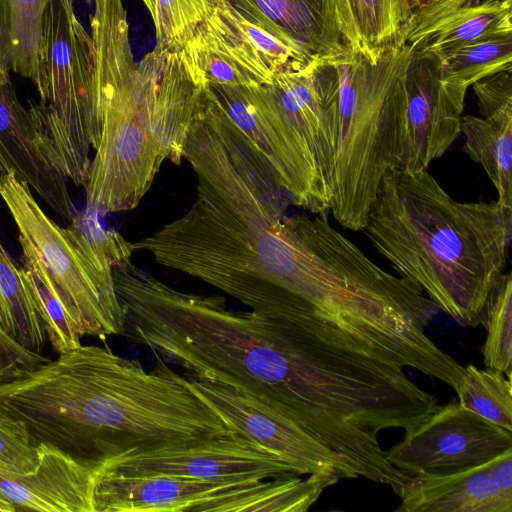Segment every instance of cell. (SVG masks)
I'll use <instances>...</instances> for the list:
<instances>
[{
  "instance_id": "f546056e",
  "label": "cell",
  "mask_w": 512,
  "mask_h": 512,
  "mask_svg": "<svg viewBox=\"0 0 512 512\" xmlns=\"http://www.w3.org/2000/svg\"><path fill=\"white\" fill-rule=\"evenodd\" d=\"M49 361L19 344L0 325V385L20 379Z\"/></svg>"
},
{
  "instance_id": "836d02e7",
  "label": "cell",
  "mask_w": 512,
  "mask_h": 512,
  "mask_svg": "<svg viewBox=\"0 0 512 512\" xmlns=\"http://www.w3.org/2000/svg\"><path fill=\"white\" fill-rule=\"evenodd\" d=\"M431 1L432 0H400V4H401L402 11H403V14H404V17L406 20V24H407V21L409 20L410 16L415 11H417L421 7L427 5Z\"/></svg>"
},
{
  "instance_id": "30bf717a",
  "label": "cell",
  "mask_w": 512,
  "mask_h": 512,
  "mask_svg": "<svg viewBox=\"0 0 512 512\" xmlns=\"http://www.w3.org/2000/svg\"><path fill=\"white\" fill-rule=\"evenodd\" d=\"M205 83L259 86L315 64L296 45L227 0L199 25L183 49Z\"/></svg>"
},
{
  "instance_id": "d6986e66",
  "label": "cell",
  "mask_w": 512,
  "mask_h": 512,
  "mask_svg": "<svg viewBox=\"0 0 512 512\" xmlns=\"http://www.w3.org/2000/svg\"><path fill=\"white\" fill-rule=\"evenodd\" d=\"M246 16L296 45L313 63L352 49L343 35L335 0H227Z\"/></svg>"
},
{
  "instance_id": "83f0119b",
  "label": "cell",
  "mask_w": 512,
  "mask_h": 512,
  "mask_svg": "<svg viewBox=\"0 0 512 512\" xmlns=\"http://www.w3.org/2000/svg\"><path fill=\"white\" fill-rule=\"evenodd\" d=\"M366 56L376 60L387 48L402 40L406 20L400 0H362Z\"/></svg>"
},
{
  "instance_id": "ac0fdd59",
  "label": "cell",
  "mask_w": 512,
  "mask_h": 512,
  "mask_svg": "<svg viewBox=\"0 0 512 512\" xmlns=\"http://www.w3.org/2000/svg\"><path fill=\"white\" fill-rule=\"evenodd\" d=\"M37 448L33 471L15 474L0 469V495L16 511L94 512V472L50 445Z\"/></svg>"
},
{
  "instance_id": "e0dca14e",
  "label": "cell",
  "mask_w": 512,
  "mask_h": 512,
  "mask_svg": "<svg viewBox=\"0 0 512 512\" xmlns=\"http://www.w3.org/2000/svg\"><path fill=\"white\" fill-rule=\"evenodd\" d=\"M512 71L474 83L481 116L461 118L464 151L480 164L497 190V201L512 207Z\"/></svg>"
},
{
  "instance_id": "44dd1931",
  "label": "cell",
  "mask_w": 512,
  "mask_h": 512,
  "mask_svg": "<svg viewBox=\"0 0 512 512\" xmlns=\"http://www.w3.org/2000/svg\"><path fill=\"white\" fill-rule=\"evenodd\" d=\"M441 79L465 101L474 83L502 71H512V35L474 41L439 56Z\"/></svg>"
},
{
  "instance_id": "ba28073f",
  "label": "cell",
  "mask_w": 512,
  "mask_h": 512,
  "mask_svg": "<svg viewBox=\"0 0 512 512\" xmlns=\"http://www.w3.org/2000/svg\"><path fill=\"white\" fill-rule=\"evenodd\" d=\"M38 103L28 108L59 171L84 186L102 127L94 46L73 0H48L42 21Z\"/></svg>"
},
{
  "instance_id": "e575fe53",
  "label": "cell",
  "mask_w": 512,
  "mask_h": 512,
  "mask_svg": "<svg viewBox=\"0 0 512 512\" xmlns=\"http://www.w3.org/2000/svg\"><path fill=\"white\" fill-rule=\"evenodd\" d=\"M0 325L9 333V320L7 317L6 309L0 294ZM11 336V335H10Z\"/></svg>"
},
{
  "instance_id": "5bb4252c",
  "label": "cell",
  "mask_w": 512,
  "mask_h": 512,
  "mask_svg": "<svg viewBox=\"0 0 512 512\" xmlns=\"http://www.w3.org/2000/svg\"><path fill=\"white\" fill-rule=\"evenodd\" d=\"M181 382L230 428L290 461L302 476L359 478L351 465L267 405L228 387L180 375Z\"/></svg>"
},
{
  "instance_id": "8992f818",
  "label": "cell",
  "mask_w": 512,
  "mask_h": 512,
  "mask_svg": "<svg viewBox=\"0 0 512 512\" xmlns=\"http://www.w3.org/2000/svg\"><path fill=\"white\" fill-rule=\"evenodd\" d=\"M219 113L281 196L314 214L329 212L326 96L314 69L259 86L206 83Z\"/></svg>"
},
{
  "instance_id": "4fadbf2b",
  "label": "cell",
  "mask_w": 512,
  "mask_h": 512,
  "mask_svg": "<svg viewBox=\"0 0 512 512\" xmlns=\"http://www.w3.org/2000/svg\"><path fill=\"white\" fill-rule=\"evenodd\" d=\"M463 109L464 100L443 83L438 60L411 51L393 130L391 167L410 173L427 170L461 134Z\"/></svg>"
},
{
  "instance_id": "f1b7e54d",
  "label": "cell",
  "mask_w": 512,
  "mask_h": 512,
  "mask_svg": "<svg viewBox=\"0 0 512 512\" xmlns=\"http://www.w3.org/2000/svg\"><path fill=\"white\" fill-rule=\"evenodd\" d=\"M38 448L11 419L0 415V469L25 474L38 464Z\"/></svg>"
},
{
  "instance_id": "74e56055",
  "label": "cell",
  "mask_w": 512,
  "mask_h": 512,
  "mask_svg": "<svg viewBox=\"0 0 512 512\" xmlns=\"http://www.w3.org/2000/svg\"><path fill=\"white\" fill-rule=\"evenodd\" d=\"M87 1H91V0H87Z\"/></svg>"
},
{
  "instance_id": "4dcf8cb0",
  "label": "cell",
  "mask_w": 512,
  "mask_h": 512,
  "mask_svg": "<svg viewBox=\"0 0 512 512\" xmlns=\"http://www.w3.org/2000/svg\"><path fill=\"white\" fill-rule=\"evenodd\" d=\"M339 25L353 51L366 55L362 0H335Z\"/></svg>"
},
{
  "instance_id": "603a6c76",
  "label": "cell",
  "mask_w": 512,
  "mask_h": 512,
  "mask_svg": "<svg viewBox=\"0 0 512 512\" xmlns=\"http://www.w3.org/2000/svg\"><path fill=\"white\" fill-rule=\"evenodd\" d=\"M20 245L24 265L20 271L52 347L58 354L79 347L81 337L45 271L30 249Z\"/></svg>"
},
{
  "instance_id": "9c48e42d",
  "label": "cell",
  "mask_w": 512,
  "mask_h": 512,
  "mask_svg": "<svg viewBox=\"0 0 512 512\" xmlns=\"http://www.w3.org/2000/svg\"><path fill=\"white\" fill-rule=\"evenodd\" d=\"M340 479L311 474L214 481L94 473V512H304Z\"/></svg>"
},
{
  "instance_id": "8fae6325",
  "label": "cell",
  "mask_w": 512,
  "mask_h": 512,
  "mask_svg": "<svg viewBox=\"0 0 512 512\" xmlns=\"http://www.w3.org/2000/svg\"><path fill=\"white\" fill-rule=\"evenodd\" d=\"M94 473L203 480H265L302 476L279 453L233 432L115 456Z\"/></svg>"
},
{
  "instance_id": "d6a6232c",
  "label": "cell",
  "mask_w": 512,
  "mask_h": 512,
  "mask_svg": "<svg viewBox=\"0 0 512 512\" xmlns=\"http://www.w3.org/2000/svg\"><path fill=\"white\" fill-rule=\"evenodd\" d=\"M10 17L7 0H0V83H10Z\"/></svg>"
},
{
  "instance_id": "d590c367",
  "label": "cell",
  "mask_w": 512,
  "mask_h": 512,
  "mask_svg": "<svg viewBox=\"0 0 512 512\" xmlns=\"http://www.w3.org/2000/svg\"><path fill=\"white\" fill-rule=\"evenodd\" d=\"M15 506L0 495V512H15Z\"/></svg>"
},
{
  "instance_id": "9a60e30c",
  "label": "cell",
  "mask_w": 512,
  "mask_h": 512,
  "mask_svg": "<svg viewBox=\"0 0 512 512\" xmlns=\"http://www.w3.org/2000/svg\"><path fill=\"white\" fill-rule=\"evenodd\" d=\"M512 0H432L407 21L401 42L439 56L462 45L512 35Z\"/></svg>"
},
{
  "instance_id": "7402d4cb",
  "label": "cell",
  "mask_w": 512,
  "mask_h": 512,
  "mask_svg": "<svg viewBox=\"0 0 512 512\" xmlns=\"http://www.w3.org/2000/svg\"><path fill=\"white\" fill-rule=\"evenodd\" d=\"M512 374L473 364L463 367L459 404L512 433Z\"/></svg>"
},
{
  "instance_id": "52a82bcc",
  "label": "cell",
  "mask_w": 512,
  "mask_h": 512,
  "mask_svg": "<svg viewBox=\"0 0 512 512\" xmlns=\"http://www.w3.org/2000/svg\"><path fill=\"white\" fill-rule=\"evenodd\" d=\"M0 196L19 231V242L34 254L80 337L122 334L126 314L119 300L113 266L131 257V242L104 230L87 214L65 229L53 222L12 173L0 174Z\"/></svg>"
},
{
  "instance_id": "6da1fadb",
  "label": "cell",
  "mask_w": 512,
  "mask_h": 512,
  "mask_svg": "<svg viewBox=\"0 0 512 512\" xmlns=\"http://www.w3.org/2000/svg\"><path fill=\"white\" fill-rule=\"evenodd\" d=\"M122 335L184 370L259 401L344 458L358 477L389 467L381 432L409 430L422 388L343 333L310 329L224 297L176 290L125 258L113 267Z\"/></svg>"
},
{
  "instance_id": "ffe728a7",
  "label": "cell",
  "mask_w": 512,
  "mask_h": 512,
  "mask_svg": "<svg viewBox=\"0 0 512 512\" xmlns=\"http://www.w3.org/2000/svg\"><path fill=\"white\" fill-rule=\"evenodd\" d=\"M396 512H512L497 489L488 461L457 472L408 475L397 493Z\"/></svg>"
},
{
  "instance_id": "d4e9b609",
  "label": "cell",
  "mask_w": 512,
  "mask_h": 512,
  "mask_svg": "<svg viewBox=\"0 0 512 512\" xmlns=\"http://www.w3.org/2000/svg\"><path fill=\"white\" fill-rule=\"evenodd\" d=\"M11 71L39 87L42 21L48 0H7Z\"/></svg>"
},
{
  "instance_id": "8d00e7d4",
  "label": "cell",
  "mask_w": 512,
  "mask_h": 512,
  "mask_svg": "<svg viewBox=\"0 0 512 512\" xmlns=\"http://www.w3.org/2000/svg\"><path fill=\"white\" fill-rule=\"evenodd\" d=\"M145 4V6L148 8V10L150 9L151 7V0H142Z\"/></svg>"
},
{
  "instance_id": "7c38bea8",
  "label": "cell",
  "mask_w": 512,
  "mask_h": 512,
  "mask_svg": "<svg viewBox=\"0 0 512 512\" xmlns=\"http://www.w3.org/2000/svg\"><path fill=\"white\" fill-rule=\"evenodd\" d=\"M511 449V432L450 402L404 433L386 458L406 475H436L481 465Z\"/></svg>"
},
{
  "instance_id": "3957f363",
  "label": "cell",
  "mask_w": 512,
  "mask_h": 512,
  "mask_svg": "<svg viewBox=\"0 0 512 512\" xmlns=\"http://www.w3.org/2000/svg\"><path fill=\"white\" fill-rule=\"evenodd\" d=\"M91 37L102 110L101 136L84 185L88 209L138 206L163 161L182 162L206 83L182 50L160 45L133 58L122 0H94Z\"/></svg>"
},
{
  "instance_id": "2e32d148",
  "label": "cell",
  "mask_w": 512,
  "mask_h": 512,
  "mask_svg": "<svg viewBox=\"0 0 512 512\" xmlns=\"http://www.w3.org/2000/svg\"><path fill=\"white\" fill-rule=\"evenodd\" d=\"M0 172L12 173L32 188L69 225L77 216L67 187L42 144L28 109L10 83H0Z\"/></svg>"
},
{
  "instance_id": "4316f807",
  "label": "cell",
  "mask_w": 512,
  "mask_h": 512,
  "mask_svg": "<svg viewBox=\"0 0 512 512\" xmlns=\"http://www.w3.org/2000/svg\"><path fill=\"white\" fill-rule=\"evenodd\" d=\"M223 0H151L157 45L181 50Z\"/></svg>"
},
{
  "instance_id": "5b68a950",
  "label": "cell",
  "mask_w": 512,
  "mask_h": 512,
  "mask_svg": "<svg viewBox=\"0 0 512 512\" xmlns=\"http://www.w3.org/2000/svg\"><path fill=\"white\" fill-rule=\"evenodd\" d=\"M411 57L405 43L371 60L351 50L332 61L325 127L329 150V211L344 228L363 230L392 161V138Z\"/></svg>"
},
{
  "instance_id": "277c9868",
  "label": "cell",
  "mask_w": 512,
  "mask_h": 512,
  "mask_svg": "<svg viewBox=\"0 0 512 512\" xmlns=\"http://www.w3.org/2000/svg\"><path fill=\"white\" fill-rule=\"evenodd\" d=\"M373 247L461 325L482 323L506 267L512 207L454 200L427 171L386 169L363 228Z\"/></svg>"
},
{
  "instance_id": "cb8c5ba5",
  "label": "cell",
  "mask_w": 512,
  "mask_h": 512,
  "mask_svg": "<svg viewBox=\"0 0 512 512\" xmlns=\"http://www.w3.org/2000/svg\"><path fill=\"white\" fill-rule=\"evenodd\" d=\"M0 294L9 320V334L26 349L42 354L45 330L20 269L0 242Z\"/></svg>"
},
{
  "instance_id": "484cf974",
  "label": "cell",
  "mask_w": 512,
  "mask_h": 512,
  "mask_svg": "<svg viewBox=\"0 0 512 512\" xmlns=\"http://www.w3.org/2000/svg\"><path fill=\"white\" fill-rule=\"evenodd\" d=\"M486 339L481 347L484 365L512 374V277L503 273L486 304L481 323Z\"/></svg>"
},
{
  "instance_id": "1f68e13d",
  "label": "cell",
  "mask_w": 512,
  "mask_h": 512,
  "mask_svg": "<svg viewBox=\"0 0 512 512\" xmlns=\"http://www.w3.org/2000/svg\"><path fill=\"white\" fill-rule=\"evenodd\" d=\"M489 473L499 492L512 501V449L488 461Z\"/></svg>"
},
{
  "instance_id": "7a4b0ae2",
  "label": "cell",
  "mask_w": 512,
  "mask_h": 512,
  "mask_svg": "<svg viewBox=\"0 0 512 512\" xmlns=\"http://www.w3.org/2000/svg\"><path fill=\"white\" fill-rule=\"evenodd\" d=\"M147 371L110 348L80 345L4 386L3 414L35 447L93 472L107 460L235 432L155 354Z\"/></svg>"
}]
</instances>
